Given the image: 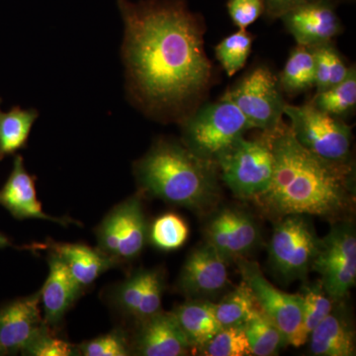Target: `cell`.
Instances as JSON below:
<instances>
[{
  "instance_id": "obj_1",
  "label": "cell",
  "mask_w": 356,
  "mask_h": 356,
  "mask_svg": "<svg viewBox=\"0 0 356 356\" xmlns=\"http://www.w3.org/2000/svg\"><path fill=\"white\" fill-rule=\"evenodd\" d=\"M118 7L125 26L122 58L134 102L158 118H184L212 77L202 18L185 0H118Z\"/></svg>"
},
{
  "instance_id": "obj_2",
  "label": "cell",
  "mask_w": 356,
  "mask_h": 356,
  "mask_svg": "<svg viewBox=\"0 0 356 356\" xmlns=\"http://www.w3.org/2000/svg\"><path fill=\"white\" fill-rule=\"evenodd\" d=\"M274 156L270 186L254 202L276 220L287 215H306L341 220L355 204V168L312 154L299 144L291 129L281 124L266 134Z\"/></svg>"
},
{
  "instance_id": "obj_3",
  "label": "cell",
  "mask_w": 356,
  "mask_h": 356,
  "mask_svg": "<svg viewBox=\"0 0 356 356\" xmlns=\"http://www.w3.org/2000/svg\"><path fill=\"white\" fill-rule=\"evenodd\" d=\"M134 175L144 193L196 212L212 209L221 196L217 165L175 140L154 143L136 161Z\"/></svg>"
},
{
  "instance_id": "obj_4",
  "label": "cell",
  "mask_w": 356,
  "mask_h": 356,
  "mask_svg": "<svg viewBox=\"0 0 356 356\" xmlns=\"http://www.w3.org/2000/svg\"><path fill=\"white\" fill-rule=\"evenodd\" d=\"M250 129L240 109L222 97L185 117L182 144L198 158L216 165L219 156Z\"/></svg>"
},
{
  "instance_id": "obj_5",
  "label": "cell",
  "mask_w": 356,
  "mask_h": 356,
  "mask_svg": "<svg viewBox=\"0 0 356 356\" xmlns=\"http://www.w3.org/2000/svg\"><path fill=\"white\" fill-rule=\"evenodd\" d=\"M216 165L236 198L254 201L266 193L273 180L274 156L268 138L241 137L219 156Z\"/></svg>"
},
{
  "instance_id": "obj_6",
  "label": "cell",
  "mask_w": 356,
  "mask_h": 356,
  "mask_svg": "<svg viewBox=\"0 0 356 356\" xmlns=\"http://www.w3.org/2000/svg\"><path fill=\"white\" fill-rule=\"evenodd\" d=\"M320 238L306 215L276 220L268 247L269 266L283 282L306 280L317 255Z\"/></svg>"
},
{
  "instance_id": "obj_7",
  "label": "cell",
  "mask_w": 356,
  "mask_h": 356,
  "mask_svg": "<svg viewBox=\"0 0 356 356\" xmlns=\"http://www.w3.org/2000/svg\"><path fill=\"white\" fill-rule=\"evenodd\" d=\"M284 115L289 118L294 137L312 154L334 163L351 161L353 132L341 119L320 111L311 103L286 104Z\"/></svg>"
},
{
  "instance_id": "obj_8",
  "label": "cell",
  "mask_w": 356,
  "mask_h": 356,
  "mask_svg": "<svg viewBox=\"0 0 356 356\" xmlns=\"http://www.w3.org/2000/svg\"><path fill=\"white\" fill-rule=\"evenodd\" d=\"M312 270L320 274V283L334 301H344L356 282V233L353 222L337 220L320 238Z\"/></svg>"
},
{
  "instance_id": "obj_9",
  "label": "cell",
  "mask_w": 356,
  "mask_h": 356,
  "mask_svg": "<svg viewBox=\"0 0 356 356\" xmlns=\"http://www.w3.org/2000/svg\"><path fill=\"white\" fill-rule=\"evenodd\" d=\"M242 280L254 295L257 306L282 332L287 344L300 348L308 343L304 329L303 310L298 294L281 291L266 280L257 262L247 257L236 259Z\"/></svg>"
},
{
  "instance_id": "obj_10",
  "label": "cell",
  "mask_w": 356,
  "mask_h": 356,
  "mask_svg": "<svg viewBox=\"0 0 356 356\" xmlns=\"http://www.w3.org/2000/svg\"><path fill=\"white\" fill-rule=\"evenodd\" d=\"M222 97L240 109L252 129L271 134L282 124L286 103L277 77L267 67L252 70Z\"/></svg>"
},
{
  "instance_id": "obj_11",
  "label": "cell",
  "mask_w": 356,
  "mask_h": 356,
  "mask_svg": "<svg viewBox=\"0 0 356 356\" xmlns=\"http://www.w3.org/2000/svg\"><path fill=\"white\" fill-rule=\"evenodd\" d=\"M98 250L120 264L139 257L149 240V225L139 195L118 204L96 229Z\"/></svg>"
},
{
  "instance_id": "obj_12",
  "label": "cell",
  "mask_w": 356,
  "mask_h": 356,
  "mask_svg": "<svg viewBox=\"0 0 356 356\" xmlns=\"http://www.w3.org/2000/svg\"><path fill=\"white\" fill-rule=\"evenodd\" d=\"M205 236L206 243L228 261L247 257L261 242V228L255 218L235 207L217 211L208 222Z\"/></svg>"
},
{
  "instance_id": "obj_13",
  "label": "cell",
  "mask_w": 356,
  "mask_h": 356,
  "mask_svg": "<svg viewBox=\"0 0 356 356\" xmlns=\"http://www.w3.org/2000/svg\"><path fill=\"white\" fill-rule=\"evenodd\" d=\"M228 262L208 243L193 248L180 271L178 290L188 299L218 296L229 283Z\"/></svg>"
},
{
  "instance_id": "obj_14",
  "label": "cell",
  "mask_w": 356,
  "mask_h": 356,
  "mask_svg": "<svg viewBox=\"0 0 356 356\" xmlns=\"http://www.w3.org/2000/svg\"><path fill=\"white\" fill-rule=\"evenodd\" d=\"M280 19L297 44L310 49L332 43L343 31L336 13V0H308L288 11Z\"/></svg>"
},
{
  "instance_id": "obj_15",
  "label": "cell",
  "mask_w": 356,
  "mask_h": 356,
  "mask_svg": "<svg viewBox=\"0 0 356 356\" xmlns=\"http://www.w3.org/2000/svg\"><path fill=\"white\" fill-rule=\"evenodd\" d=\"M40 291L0 307V348L4 355H17L49 325L40 310Z\"/></svg>"
},
{
  "instance_id": "obj_16",
  "label": "cell",
  "mask_w": 356,
  "mask_h": 356,
  "mask_svg": "<svg viewBox=\"0 0 356 356\" xmlns=\"http://www.w3.org/2000/svg\"><path fill=\"white\" fill-rule=\"evenodd\" d=\"M165 275L159 269H140L116 287L112 295L114 307L138 321L161 311Z\"/></svg>"
},
{
  "instance_id": "obj_17",
  "label": "cell",
  "mask_w": 356,
  "mask_h": 356,
  "mask_svg": "<svg viewBox=\"0 0 356 356\" xmlns=\"http://www.w3.org/2000/svg\"><path fill=\"white\" fill-rule=\"evenodd\" d=\"M134 341L136 355L143 356H182L192 350L172 312H159L139 321Z\"/></svg>"
},
{
  "instance_id": "obj_18",
  "label": "cell",
  "mask_w": 356,
  "mask_h": 356,
  "mask_svg": "<svg viewBox=\"0 0 356 356\" xmlns=\"http://www.w3.org/2000/svg\"><path fill=\"white\" fill-rule=\"evenodd\" d=\"M0 205L18 220L40 219L58 222L63 226L76 222L70 218L49 216L37 198L35 177L26 170L22 156H14L13 168L0 189Z\"/></svg>"
},
{
  "instance_id": "obj_19",
  "label": "cell",
  "mask_w": 356,
  "mask_h": 356,
  "mask_svg": "<svg viewBox=\"0 0 356 356\" xmlns=\"http://www.w3.org/2000/svg\"><path fill=\"white\" fill-rule=\"evenodd\" d=\"M83 288L72 277L65 262L50 252L49 275L40 290V303L43 306L44 321L50 327H57L69 312Z\"/></svg>"
},
{
  "instance_id": "obj_20",
  "label": "cell",
  "mask_w": 356,
  "mask_h": 356,
  "mask_svg": "<svg viewBox=\"0 0 356 356\" xmlns=\"http://www.w3.org/2000/svg\"><path fill=\"white\" fill-rule=\"evenodd\" d=\"M29 248H44L57 254L65 262L72 277L83 289L92 284L102 274L119 264L99 250H95L83 243H57L50 240L43 245L35 243Z\"/></svg>"
},
{
  "instance_id": "obj_21",
  "label": "cell",
  "mask_w": 356,
  "mask_h": 356,
  "mask_svg": "<svg viewBox=\"0 0 356 356\" xmlns=\"http://www.w3.org/2000/svg\"><path fill=\"white\" fill-rule=\"evenodd\" d=\"M341 305L334 304L331 313L309 336L311 355L316 356H355V332L353 323Z\"/></svg>"
},
{
  "instance_id": "obj_22",
  "label": "cell",
  "mask_w": 356,
  "mask_h": 356,
  "mask_svg": "<svg viewBox=\"0 0 356 356\" xmlns=\"http://www.w3.org/2000/svg\"><path fill=\"white\" fill-rule=\"evenodd\" d=\"M215 307L211 300L189 299L172 311L192 348L198 350L222 329Z\"/></svg>"
},
{
  "instance_id": "obj_23",
  "label": "cell",
  "mask_w": 356,
  "mask_h": 356,
  "mask_svg": "<svg viewBox=\"0 0 356 356\" xmlns=\"http://www.w3.org/2000/svg\"><path fill=\"white\" fill-rule=\"evenodd\" d=\"M38 117L39 112L33 108L15 106L8 112L0 110V161L24 149Z\"/></svg>"
},
{
  "instance_id": "obj_24",
  "label": "cell",
  "mask_w": 356,
  "mask_h": 356,
  "mask_svg": "<svg viewBox=\"0 0 356 356\" xmlns=\"http://www.w3.org/2000/svg\"><path fill=\"white\" fill-rule=\"evenodd\" d=\"M316 65L314 51L297 44L290 53L278 83L281 90L288 95L307 92L315 86Z\"/></svg>"
},
{
  "instance_id": "obj_25",
  "label": "cell",
  "mask_w": 356,
  "mask_h": 356,
  "mask_svg": "<svg viewBox=\"0 0 356 356\" xmlns=\"http://www.w3.org/2000/svg\"><path fill=\"white\" fill-rule=\"evenodd\" d=\"M243 327L252 355H276L283 346H287L284 334L259 308Z\"/></svg>"
},
{
  "instance_id": "obj_26",
  "label": "cell",
  "mask_w": 356,
  "mask_h": 356,
  "mask_svg": "<svg viewBox=\"0 0 356 356\" xmlns=\"http://www.w3.org/2000/svg\"><path fill=\"white\" fill-rule=\"evenodd\" d=\"M311 104L320 111L339 119L351 113L356 106L355 65L350 67L348 76L341 83L316 93Z\"/></svg>"
},
{
  "instance_id": "obj_27",
  "label": "cell",
  "mask_w": 356,
  "mask_h": 356,
  "mask_svg": "<svg viewBox=\"0 0 356 356\" xmlns=\"http://www.w3.org/2000/svg\"><path fill=\"white\" fill-rule=\"evenodd\" d=\"M259 308L250 288L242 282L225 294L215 307L218 322L222 327L243 325Z\"/></svg>"
},
{
  "instance_id": "obj_28",
  "label": "cell",
  "mask_w": 356,
  "mask_h": 356,
  "mask_svg": "<svg viewBox=\"0 0 356 356\" xmlns=\"http://www.w3.org/2000/svg\"><path fill=\"white\" fill-rule=\"evenodd\" d=\"M316 65L315 86L318 91L337 86L346 79L350 72L343 58L332 43L312 49Z\"/></svg>"
},
{
  "instance_id": "obj_29",
  "label": "cell",
  "mask_w": 356,
  "mask_h": 356,
  "mask_svg": "<svg viewBox=\"0 0 356 356\" xmlns=\"http://www.w3.org/2000/svg\"><path fill=\"white\" fill-rule=\"evenodd\" d=\"M188 236V225L175 213H166L156 218L149 228V241L154 247L165 252L181 248Z\"/></svg>"
},
{
  "instance_id": "obj_30",
  "label": "cell",
  "mask_w": 356,
  "mask_h": 356,
  "mask_svg": "<svg viewBox=\"0 0 356 356\" xmlns=\"http://www.w3.org/2000/svg\"><path fill=\"white\" fill-rule=\"evenodd\" d=\"M252 37L245 30L238 29L215 47V55L222 69L233 76L247 64L252 51Z\"/></svg>"
},
{
  "instance_id": "obj_31",
  "label": "cell",
  "mask_w": 356,
  "mask_h": 356,
  "mask_svg": "<svg viewBox=\"0 0 356 356\" xmlns=\"http://www.w3.org/2000/svg\"><path fill=\"white\" fill-rule=\"evenodd\" d=\"M303 310L304 329L308 336L332 310L337 303L321 283L305 284L298 293Z\"/></svg>"
},
{
  "instance_id": "obj_32",
  "label": "cell",
  "mask_w": 356,
  "mask_h": 356,
  "mask_svg": "<svg viewBox=\"0 0 356 356\" xmlns=\"http://www.w3.org/2000/svg\"><path fill=\"white\" fill-rule=\"evenodd\" d=\"M198 351L206 356L252 355L243 325L222 327Z\"/></svg>"
},
{
  "instance_id": "obj_33",
  "label": "cell",
  "mask_w": 356,
  "mask_h": 356,
  "mask_svg": "<svg viewBox=\"0 0 356 356\" xmlns=\"http://www.w3.org/2000/svg\"><path fill=\"white\" fill-rule=\"evenodd\" d=\"M77 355L83 356H127L131 348L123 332L113 331L76 346Z\"/></svg>"
},
{
  "instance_id": "obj_34",
  "label": "cell",
  "mask_w": 356,
  "mask_h": 356,
  "mask_svg": "<svg viewBox=\"0 0 356 356\" xmlns=\"http://www.w3.org/2000/svg\"><path fill=\"white\" fill-rule=\"evenodd\" d=\"M28 356L77 355L76 346L56 337L53 329L47 327L21 353Z\"/></svg>"
},
{
  "instance_id": "obj_35",
  "label": "cell",
  "mask_w": 356,
  "mask_h": 356,
  "mask_svg": "<svg viewBox=\"0 0 356 356\" xmlns=\"http://www.w3.org/2000/svg\"><path fill=\"white\" fill-rule=\"evenodd\" d=\"M227 9L234 24L245 30L264 13V0H228Z\"/></svg>"
},
{
  "instance_id": "obj_36",
  "label": "cell",
  "mask_w": 356,
  "mask_h": 356,
  "mask_svg": "<svg viewBox=\"0 0 356 356\" xmlns=\"http://www.w3.org/2000/svg\"><path fill=\"white\" fill-rule=\"evenodd\" d=\"M306 1L308 0H264V13L268 17L276 19Z\"/></svg>"
},
{
  "instance_id": "obj_37",
  "label": "cell",
  "mask_w": 356,
  "mask_h": 356,
  "mask_svg": "<svg viewBox=\"0 0 356 356\" xmlns=\"http://www.w3.org/2000/svg\"><path fill=\"white\" fill-rule=\"evenodd\" d=\"M11 245H13V243H11L10 240L3 234L0 233V248H6L11 247Z\"/></svg>"
},
{
  "instance_id": "obj_38",
  "label": "cell",
  "mask_w": 356,
  "mask_h": 356,
  "mask_svg": "<svg viewBox=\"0 0 356 356\" xmlns=\"http://www.w3.org/2000/svg\"><path fill=\"white\" fill-rule=\"evenodd\" d=\"M1 355H4L3 350H2L1 348H0V356H1Z\"/></svg>"
},
{
  "instance_id": "obj_39",
  "label": "cell",
  "mask_w": 356,
  "mask_h": 356,
  "mask_svg": "<svg viewBox=\"0 0 356 356\" xmlns=\"http://www.w3.org/2000/svg\"><path fill=\"white\" fill-rule=\"evenodd\" d=\"M0 102H1V100H0Z\"/></svg>"
}]
</instances>
